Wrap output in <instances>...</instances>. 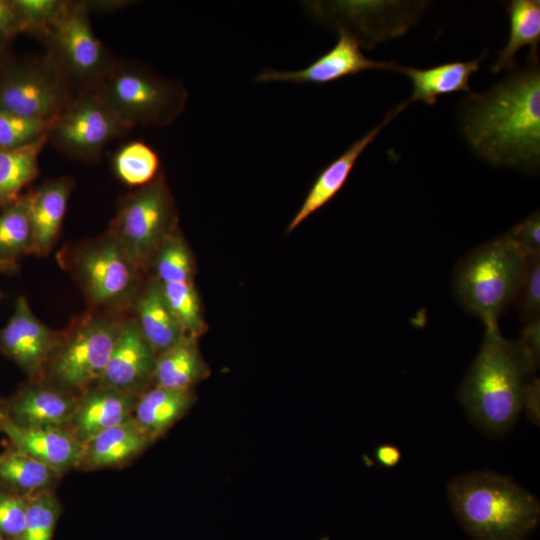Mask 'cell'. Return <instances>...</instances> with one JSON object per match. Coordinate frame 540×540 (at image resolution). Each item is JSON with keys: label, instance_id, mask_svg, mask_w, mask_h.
<instances>
[{"label": "cell", "instance_id": "cell-1", "mask_svg": "<svg viewBox=\"0 0 540 540\" xmlns=\"http://www.w3.org/2000/svg\"><path fill=\"white\" fill-rule=\"evenodd\" d=\"M472 149L494 165L535 169L540 158L538 67L507 77L483 94H472L462 113Z\"/></svg>", "mask_w": 540, "mask_h": 540}, {"label": "cell", "instance_id": "cell-2", "mask_svg": "<svg viewBox=\"0 0 540 540\" xmlns=\"http://www.w3.org/2000/svg\"><path fill=\"white\" fill-rule=\"evenodd\" d=\"M535 367L519 341L504 338L498 327L485 328L479 353L457 394L471 421L491 437L515 424Z\"/></svg>", "mask_w": 540, "mask_h": 540}, {"label": "cell", "instance_id": "cell-3", "mask_svg": "<svg viewBox=\"0 0 540 540\" xmlns=\"http://www.w3.org/2000/svg\"><path fill=\"white\" fill-rule=\"evenodd\" d=\"M459 524L473 540H526L540 521V504L512 479L492 471L460 474L447 486Z\"/></svg>", "mask_w": 540, "mask_h": 540}, {"label": "cell", "instance_id": "cell-4", "mask_svg": "<svg viewBox=\"0 0 540 540\" xmlns=\"http://www.w3.org/2000/svg\"><path fill=\"white\" fill-rule=\"evenodd\" d=\"M82 291L90 310L130 313L146 279L108 232L67 244L57 255Z\"/></svg>", "mask_w": 540, "mask_h": 540}, {"label": "cell", "instance_id": "cell-5", "mask_svg": "<svg viewBox=\"0 0 540 540\" xmlns=\"http://www.w3.org/2000/svg\"><path fill=\"white\" fill-rule=\"evenodd\" d=\"M526 265L527 257L503 235L459 262L453 279L455 295L485 328L498 327L501 314L516 299Z\"/></svg>", "mask_w": 540, "mask_h": 540}, {"label": "cell", "instance_id": "cell-6", "mask_svg": "<svg viewBox=\"0 0 540 540\" xmlns=\"http://www.w3.org/2000/svg\"><path fill=\"white\" fill-rule=\"evenodd\" d=\"M130 313L88 309L76 316L60 331L41 379L77 396L97 385Z\"/></svg>", "mask_w": 540, "mask_h": 540}, {"label": "cell", "instance_id": "cell-7", "mask_svg": "<svg viewBox=\"0 0 540 540\" xmlns=\"http://www.w3.org/2000/svg\"><path fill=\"white\" fill-rule=\"evenodd\" d=\"M93 89L128 128L170 125L184 110L188 97L179 81L132 65L111 64Z\"/></svg>", "mask_w": 540, "mask_h": 540}, {"label": "cell", "instance_id": "cell-8", "mask_svg": "<svg viewBox=\"0 0 540 540\" xmlns=\"http://www.w3.org/2000/svg\"><path fill=\"white\" fill-rule=\"evenodd\" d=\"M177 222L173 196L160 173L123 199L107 232L146 273L162 246L178 231Z\"/></svg>", "mask_w": 540, "mask_h": 540}, {"label": "cell", "instance_id": "cell-9", "mask_svg": "<svg viewBox=\"0 0 540 540\" xmlns=\"http://www.w3.org/2000/svg\"><path fill=\"white\" fill-rule=\"evenodd\" d=\"M42 35L50 45L49 56L67 80L87 82L93 88L111 65L102 42L92 29L86 2L65 1Z\"/></svg>", "mask_w": 540, "mask_h": 540}, {"label": "cell", "instance_id": "cell-10", "mask_svg": "<svg viewBox=\"0 0 540 540\" xmlns=\"http://www.w3.org/2000/svg\"><path fill=\"white\" fill-rule=\"evenodd\" d=\"M70 101L68 80L49 55L8 67L0 79V111L51 121Z\"/></svg>", "mask_w": 540, "mask_h": 540}, {"label": "cell", "instance_id": "cell-11", "mask_svg": "<svg viewBox=\"0 0 540 540\" xmlns=\"http://www.w3.org/2000/svg\"><path fill=\"white\" fill-rule=\"evenodd\" d=\"M129 129L92 88L71 99L52 121L49 140L68 156L92 161L109 142Z\"/></svg>", "mask_w": 540, "mask_h": 540}, {"label": "cell", "instance_id": "cell-12", "mask_svg": "<svg viewBox=\"0 0 540 540\" xmlns=\"http://www.w3.org/2000/svg\"><path fill=\"white\" fill-rule=\"evenodd\" d=\"M60 331L44 324L33 313L26 297L16 299L7 323L0 328V353L13 361L28 380L41 379L55 349Z\"/></svg>", "mask_w": 540, "mask_h": 540}, {"label": "cell", "instance_id": "cell-13", "mask_svg": "<svg viewBox=\"0 0 540 540\" xmlns=\"http://www.w3.org/2000/svg\"><path fill=\"white\" fill-rule=\"evenodd\" d=\"M335 46L309 66L294 71L265 69L255 76L257 82H292L327 84L338 79L373 69H393L395 63L367 58L360 50L359 39L344 29H338Z\"/></svg>", "mask_w": 540, "mask_h": 540}, {"label": "cell", "instance_id": "cell-14", "mask_svg": "<svg viewBox=\"0 0 540 540\" xmlns=\"http://www.w3.org/2000/svg\"><path fill=\"white\" fill-rule=\"evenodd\" d=\"M156 355L130 313L98 384L139 396L153 385Z\"/></svg>", "mask_w": 540, "mask_h": 540}, {"label": "cell", "instance_id": "cell-15", "mask_svg": "<svg viewBox=\"0 0 540 540\" xmlns=\"http://www.w3.org/2000/svg\"><path fill=\"white\" fill-rule=\"evenodd\" d=\"M77 398L42 379L28 380L8 399L0 401V413L23 427L66 429Z\"/></svg>", "mask_w": 540, "mask_h": 540}, {"label": "cell", "instance_id": "cell-16", "mask_svg": "<svg viewBox=\"0 0 540 540\" xmlns=\"http://www.w3.org/2000/svg\"><path fill=\"white\" fill-rule=\"evenodd\" d=\"M0 431L10 447L57 470L61 474L77 469L82 444L64 428L23 427L0 413Z\"/></svg>", "mask_w": 540, "mask_h": 540}, {"label": "cell", "instance_id": "cell-17", "mask_svg": "<svg viewBox=\"0 0 540 540\" xmlns=\"http://www.w3.org/2000/svg\"><path fill=\"white\" fill-rule=\"evenodd\" d=\"M137 397L97 384L78 395L66 429L83 445L97 434L132 419Z\"/></svg>", "mask_w": 540, "mask_h": 540}, {"label": "cell", "instance_id": "cell-18", "mask_svg": "<svg viewBox=\"0 0 540 540\" xmlns=\"http://www.w3.org/2000/svg\"><path fill=\"white\" fill-rule=\"evenodd\" d=\"M407 105L405 102L391 111L384 121L356 140L318 174L300 208L289 222L286 233L295 230L306 218L327 204L342 189L359 156L374 141L381 129Z\"/></svg>", "mask_w": 540, "mask_h": 540}, {"label": "cell", "instance_id": "cell-19", "mask_svg": "<svg viewBox=\"0 0 540 540\" xmlns=\"http://www.w3.org/2000/svg\"><path fill=\"white\" fill-rule=\"evenodd\" d=\"M153 443L134 420L130 419L85 442L77 469L92 471L123 467L139 457Z\"/></svg>", "mask_w": 540, "mask_h": 540}, {"label": "cell", "instance_id": "cell-20", "mask_svg": "<svg viewBox=\"0 0 540 540\" xmlns=\"http://www.w3.org/2000/svg\"><path fill=\"white\" fill-rule=\"evenodd\" d=\"M131 313L156 357L187 336L153 276L143 284Z\"/></svg>", "mask_w": 540, "mask_h": 540}, {"label": "cell", "instance_id": "cell-21", "mask_svg": "<svg viewBox=\"0 0 540 540\" xmlns=\"http://www.w3.org/2000/svg\"><path fill=\"white\" fill-rule=\"evenodd\" d=\"M73 189L68 177L51 179L27 194L36 255L46 256L58 240Z\"/></svg>", "mask_w": 540, "mask_h": 540}, {"label": "cell", "instance_id": "cell-22", "mask_svg": "<svg viewBox=\"0 0 540 540\" xmlns=\"http://www.w3.org/2000/svg\"><path fill=\"white\" fill-rule=\"evenodd\" d=\"M196 400L194 389L153 384L137 397L132 419L155 442L190 411Z\"/></svg>", "mask_w": 540, "mask_h": 540}, {"label": "cell", "instance_id": "cell-23", "mask_svg": "<svg viewBox=\"0 0 540 540\" xmlns=\"http://www.w3.org/2000/svg\"><path fill=\"white\" fill-rule=\"evenodd\" d=\"M209 375L210 369L202 356L198 339L187 335L156 357L153 384L189 390Z\"/></svg>", "mask_w": 540, "mask_h": 540}, {"label": "cell", "instance_id": "cell-24", "mask_svg": "<svg viewBox=\"0 0 540 540\" xmlns=\"http://www.w3.org/2000/svg\"><path fill=\"white\" fill-rule=\"evenodd\" d=\"M482 57L468 62L445 63L428 69L395 65L394 70L405 74L412 82L413 91L408 104L422 101L432 105L438 96L457 91L470 92L469 79L479 70Z\"/></svg>", "mask_w": 540, "mask_h": 540}, {"label": "cell", "instance_id": "cell-25", "mask_svg": "<svg viewBox=\"0 0 540 540\" xmlns=\"http://www.w3.org/2000/svg\"><path fill=\"white\" fill-rule=\"evenodd\" d=\"M63 474L8 448L0 454V489L24 498L54 490Z\"/></svg>", "mask_w": 540, "mask_h": 540}, {"label": "cell", "instance_id": "cell-26", "mask_svg": "<svg viewBox=\"0 0 540 540\" xmlns=\"http://www.w3.org/2000/svg\"><path fill=\"white\" fill-rule=\"evenodd\" d=\"M49 134L34 143L0 148V209L17 200L21 191L38 175V159Z\"/></svg>", "mask_w": 540, "mask_h": 540}, {"label": "cell", "instance_id": "cell-27", "mask_svg": "<svg viewBox=\"0 0 540 540\" xmlns=\"http://www.w3.org/2000/svg\"><path fill=\"white\" fill-rule=\"evenodd\" d=\"M510 35L506 47L499 52L497 62L491 67L495 73L516 66V54L524 46H531L533 59H537L540 41V2L538 0H513L507 7Z\"/></svg>", "mask_w": 540, "mask_h": 540}, {"label": "cell", "instance_id": "cell-28", "mask_svg": "<svg viewBox=\"0 0 540 540\" xmlns=\"http://www.w3.org/2000/svg\"><path fill=\"white\" fill-rule=\"evenodd\" d=\"M36 254L27 194L21 195L0 211V259L16 262Z\"/></svg>", "mask_w": 540, "mask_h": 540}, {"label": "cell", "instance_id": "cell-29", "mask_svg": "<svg viewBox=\"0 0 540 540\" xmlns=\"http://www.w3.org/2000/svg\"><path fill=\"white\" fill-rule=\"evenodd\" d=\"M112 167L117 178L131 187H143L159 175L157 152L143 141L123 144L113 155Z\"/></svg>", "mask_w": 540, "mask_h": 540}, {"label": "cell", "instance_id": "cell-30", "mask_svg": "<svg viewBox=\"0 0 540 540\" xmlns=\"http://www.w3.org/2000/svg\"><path fill=\"white\" fill-rule=\"evenodd\" d=\"M159 285L185 333L199 339L206 332L207 324L194 281L159 283Z\"/></svg>", "mask_w": 540, "mask_h": 540}, {"label": "cell", "instance_id": "cell-31", "mask_svg": "<svg viewBox=\"0 0 540 540\" xmlns=\"http://www.w3.org/2000/svg\"><path fill=\"white\" fill-rule=\"evenodd\" d=\"M151 269L159 283L194 281L195 263L184 238L177 231L155 256Z\"/></svg>", "mask_w": 540, "mask_h": 540}, {"label": "cell", "instance_id": "cell-32", "mask_svg": "<svg viewBox=\"0 0 540 540\" xmlns=\"http://www.w3.org/2000/svg\"><path fill=\"white\" fill-rule=\"evenodd\" d=\"M60 513L54 490L27 498L25 526L18 540H52Z\"/></svg>", "mask_w": 540, "mask_h": 540}, {"label": "cell", "instance_id": "cell-33", "mask_svg": "<svg viewBox=\"0 0 540 540\" xmlns=\"http://www.w3.org/2000/svg\"><path fill=\"white\" fill-rule=\"evenodd\" d=\"M52 121L0 111V148H17L36 142L49 134Z\"/></svg>", "mask_w": 540, "mask_h": 540}, {"label": "cell", "instance_id": "cell-34", "mask_svg": "<svg viewBox=\"0 0 540 540\" xmlns=\"http://www.w3.org/2000/svg\"><path fill=\"white\" fill-rule=\"evenodd\" d=\"M18 14L22 32L43 34L60 13L65 1L12 0Z\"/></svg>", "mask_w": 540, "mask_h": 540}, {"label": "cell", "instance_id": "cell-35", "mask_svg": "<svg viewBox=\"0 0 540 540\" xmlns=\"http://www.w3.org/2000/svg\"><path fill=\"white\" fill-rule=\"evenodd\" d=\"M515 301L524 323L540 318V256L527 257L525 275Z\"/></svg>", "mask_w": 540, "mask_h": 540}, {"label": "cell", "instance_id": "cell-36", "mask_svg": "<svg viewBox=\"0 0 540 540\" xmlns=\"http://www.w3.org/2000/svg\"><path fill=\"white\" fill-rule=\"evenodd\" d=\"M27 498L0 489V536L18 540L23 533Z\"/></svg>", "mask_w": 540, "mask_h": 540}, {"label": "cell", "instance_id": "cell-37", "mask_svg": "<svg viewBox=\"0 0 540 540\" xmlns=\"http://www.w3.org/2000/svg\"><path fill=\"white\" fill-rule=\"evenodd\" d=\"M526 257L540 256V216L535 212L505 234Z\"/></svg>", "mask_w": 540, "mask_h": 540}, {"label": "cell", "instance_id": "cell-38", "mask_svg": "<svg viewBox=\"0 0 540 540\" xmlns=\"http://www.w3.org/2000/svg\"><path fill=\"white\" fill-rule=\"evenodd\" d=\"M519 343L535 369L538 368L540 360V318L524 323Z\"/></svg>", "mask_w": 540, "mask_h": 540}, {"label": "cell", "instance_id": "cell-39", "mask_svg": "<svg viewBox=\"0 0 540 540\" xmlns=\"http://www.w3.org/2000/svg\"><path fill=\"white\" fill-rule=\"evenodd\" d=\"M20 32L22 27L12 0H0V36L10 39Z\"/></svg>", "mask_w": 540, "mask_h": 540}, {"label": "cell", "instance_id": "cell-40", "mask_svg": "<svg viewBox=\"0 0 540 540\" xmlns=\"http://www.w3.org/2000/svg\"><path fill=\"white\" fill-rule=\"evenodd\" d=\"M540 383L538 378L528 381L523 395L522 408L526 410L527 417L535 424L539 425L540 418Z\"/></svg>", "mask_w": 540, "mask_h": 540}, {"label": "cell", "instance_id": "cell-41", "mask_svg": "<svg viewBox=\"0 0 540 540\" xmlns=\"http://www.w3.org/2000/svg\"><path fill=\"white\" fill-rule=\"evenodd\" d=\"M377 462L385 468H393L401 461L400 450L392 444H381L375 449Z\"/></svg>", "mask_w": 540, "mask_h": 540}, {"label": "cell", "instance_id": "cell-42", "mask_svg": "<svg viewBox=\"0 0 540 540\" xmlns=\"http://www.w3.org/2000/svg\"><path fill=\"white\" fill-rule=\"evenodd\" d=\"M9 38L0 36V79L4 75L8 66L6 64V46Z\"/></svg>", "mask_w": 540, "mask_h": 540}, {"label": "cell", "instance_id": "cell-43", "mask_svg": "<svg viewBox=\"0 0 540 540\" xmlns=\"http://www.w3.org/2000/svg\"><path fill=\"white\" fill-rule=\"evenodd\" d=\"M18 272L17 262L0 259V273L13 275Z\"/></svg>", "mask_w": 540, "mask_h": 540}, {"label": "cell", "instance_id": "cell-44", "mask_svg": "<svg viewBox=\"0 0 540 540\" xmlns=\"http://www.w3.org/2000/svg\"><path fill=\"white\" fill-rule=\"evenodd\" d=\"M0 540H5L2 536H0Z\"/></svg>", "mask_w": 540, "mask_h": 540}]
</instances>
